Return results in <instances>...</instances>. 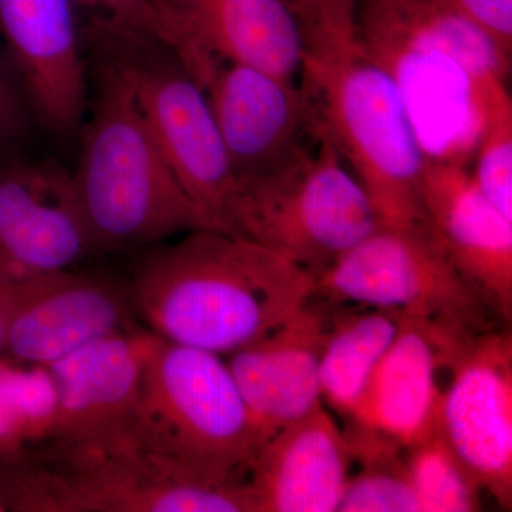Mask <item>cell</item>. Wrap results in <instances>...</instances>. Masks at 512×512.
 Segmentation results:
<instances>
[{"label":"cell","mask_w":512,"mask_h":512,"mask_svg":"<svg viewBox=\"0 0 512 512\" xmlns=\"http://www.w3.org/2000/svg\"><path fill=\"white\" fill-rule=\"evenodd\" d=\"M128 288L157 338L228 356L315 295L316 276L239 235L202 228L137 252Z\"/></svg>","instance_id":"1"},{"label":"cell","mask_w":512,"mask_h":512,"mask_svg":"<svg viewBox=\"0 0 512 512\" xmlns=\"http://www.w3.org/2000/svg\"><path fill=\"white\" fill-rule=\"evenodd\" d=\"M353 35L402 94L426 160L468 164L511 57L440 0H357Z\"/></svg>","instance_id":"2"},{"label":"cell","mask_w":512,"mask_h":512,"mask_svg":"<svg viewBox=\"0 0 512 512\" xmlns=\"http://www.w3.org/2000/svg\"><path fill=\"white\" fill-rule=\"evenodd\" d=\"M89 74L96 96L77 136L72 178L94 254H137L212 228L123 83L96 64L89 63Z\"/></svg>","instance_id":"3"},{"label":"cell","mask_w":512,"mask_h":512,"mask_svg":"<svg viewBox=\"0 0 512 512\" xmlns=\"http://www.w3.org/2000/svg\"><path fill=\"white\" fill-rule=\"evenodd\" d=\"M0 495L16 512H255L245 481L194 476L128 433L96 441L50 440L0 463Z\"/></svg>","instance_id":"4"},{"label":"cell","mask_w":512,"mask_h":512,"mask_svg":"<svg viewBox=\"0 0 512 512\" xmlns=\"http://www.w3.org/2000/svg\"><path fill=\"white\" fill-rule=\"evenodd\" d=\"M316 131L362 185L380 224L426 221V156L393 80L355 45L306 52L301 77Z\"/></svg>","instance_id":"5"},{"label":"cell","mask_w":512,"mask_h":512,"mask_svg":"<svg viewBox=\"0 0 512 512\" xmlns=\"http://www.w3.org/2000/svg\"><path fill=\"white\" fill-rule=\"evenodd\" d=\"M82 36L87 63L123 83L188 197L212 228L227 232L237 177L207 96L173 47L93 18L82 25Z\"/></svg>","instance_id":"6"},{"label":"cell","mask_w":512,"mask_h":512,"mask_svg":"<svg viewBox=\"0 0 512 512\" xmlns=\"http://www.w3.org/2000/svg\"><path fill=\"white\" fill-rule=\"evenodd\" d=\"M222 357L153 335L144 357L134 434L194 476L228 484L245 481L261 440Z\"/></svg>","instance_id":"7"},{"label":"cell","mask_w":512,"mask_h":512,"mask_svg":"<svg viewBox=\"0 0 512 512\" xmlns=\"http://www.w3.org/2000/svg\"><path fill=\"white\" fill-rule=\"evenodd\" d=\"M379 225L362 185L319 133L274 171L238 178L227 212L229 234L251 239L315 276Z\"/></svg>","instance_id":"8"},{"label":"cell","mask_w":512,"mask_h":512,"mask_svg":"<svg viewBox=\"0 0 512 512\" xmlns=\"http://www.w3.org/2000/svg\"><path fill=\"white\" fill-rule=\"evenodd\" d=\"M315 295L332 305L413 316L456 338L508 326L451 261L427 221L409 227L380 224L316 275Z\"/></svg>","instance_id":"9"},{"label":"cell","mask_w":512,"mask_h":512,"mask_svg":"<svg viewBox=\"0 0 512 512\" xmlns=\"http://www.w3.org/2000/svg\"><path fill=\"white\" fill-rule=\"evenodd\" d=\"M178 57L207 96L237 180L274 171L318 138L299 82L205 53Z\"/></svg>","instance_id":"10"},{"label":"cell","mask_w":512,"mask_h":512,"mask_svg":"<svg viewBox=\"0 0 512 512\" xmlns=\"http://www.w3.org/2000/svg\"><path fill=\"white\" fill-rule=\"evenodd\" d=\"M439 426L484 493L512 510V335L508 326L461 343L446 367Z\"/></svg>","instance_id":"11"},{"label":"cell","mask_w":512,"mask_h":512,"mask_svg":"<svg viewBox=\"0 0 512 512\" xmlns=\"http://www.w3.org/2000/svg\"><path fill=\"white\" fill-rule=\"evenodd\" d=\"M0 37L37 127L74 146L90 103L82 23L73 0H0Z\"/></svg>","instance_id":"12"},{"label":"cell","mask_w":512,"mask_h":512,"mask_svg":"<svg viewBox=\"0 0 512 512\" xmlns=\"http://www.w3.org/2000/svg\"><path fill=\"white\" fill-rule=\"evenodd\" d=\"M5 355L49 366L94 340L143 326L128 282L103 272H53L13 282Z\"/></svg>","instance_id":"13"},{"label":"cell","mask_w":512,"mask_h":512,"mask_svg":"<svg viewBox=\"0 0 512 512\" xmlns=\"http://www.w3.org/2000/svg\"><path fill=\"white\" fill-rule=\"evenodd\" d=\"M96 256L72 171L56 161L0 163V279L23 282Z\"/></svg>","instance_id":"14"},{"label":"cell","mask_w":512,"mask_h":512,"mask_svg":"<svg viewBox=\"0 0 512 512\" xmlns=\"http://www.w3.org/2000/svg\"><path fill=\"white\" fill-rule=\"evenodd\" d=\"M165 43L299 82L306 40L288 0H156Z\"/></svg>","instance_id":"15"},{"label":"cell","mask_w":512,"mask_h":512,"mask_svg":"<svg viewBox=\"0 0 512 512\" xmlns=\"http://www.w3.org/2000/svg\"><path fill=\"white\" fill-rule=\"evenodd\" d=\"M332 311V303L313 295L281 325L227 356L261 444L323 402L319 366Z\"/></svg>","instance_id":"16"},{"label":"cell","mask_w":512,"mask_h":512,"mask_svg":"<svg viewBox=\"0 0 512 512\" xmlns=\"http://www.w3.org/2000/svg\"><path fill=\"white\" fill-rule=\"evenodd\" d=\"M424 215L451 261L505 325L512 319V221L478 190L468 164L426 160Z\"/></svg>","instance_id":"17"},{"label":"cell","mask_w":512,"mask_h":512,"mask_svg":"<svg viewBox=\"0 0 512 512\" xmlns=\"http://www.w3.org/2000/svg\"><path fill=\"white\" fill-rule=\"evenodd\" d=\"M153 333H113L46 366L57 394L52 440L96 441L133 433L144 357Z\"/></svg>","instance_id":"18"},{"label":"cell","mask_w":512,"mask_h":512,"mask_svg":"<svg viewBox=\"0 0 512 512\" xmlns=\"http://www.w3.org/2000/svg\"><path fill=\"white\" fill-rule=\"evenodd\" d=\"M350 471L348 440L322 402L261 444L245 483L255 512H335Z\"/></svg>","instance_id":"19"},{"label":"cell","mask_w":512,"mask_h":512,"mask_svg":"<svg viewBox=\"0 0 512 512\" xmlns=\"http://www.w3.org/2000/svg\"><path fill=\"white\" fill-rule=\"evenodd\" d=\"M397 315L396 338L373 370L349 420L407 448L439 426L443 397L439 373L461 338L413 316Z\"/></svg>","instance_id":"20"},{"label":"cell","mask_w":512,"mask_h":512,"mask_svg":"<svg viewBox=\"0 0 512 512\" xmlns=\"http://www.w3.org/2000/svg\"><path fill=\"white\" fill-rule=\"evenodd\" d=\"M399 329V315L362 305H333L332 319L319 366L323 403L350 416L373 370Z\"/></svg>","instance_id":"21"},{"label":"cell","mask_w":512,"mask_h":512,"mask_svg":"<svg viewBox=\"0 0 512 512\" xmlns=\"http://www.w3.org/2000/svg\"><path fill=\"white\" fill-rule=\"evenodd\" d=\"M57 394L46 366L0 357V463L28 457L55 436Z\"/></svg>","instance_id":"22"},{"label":"cell","mask_w":512,"mask_h":512,"mask_svg":"<svg viewBox=\"0 0 512 512\" xmlns=\"http://www.w3.org/2000/svg\"><path fill=\"white\" fill-rule=\"evenodd\" d=\"M349 427L343 433L359 470L350 473L338 512H420L406 448L352 421Z\"/></svg>","instance_id":"23"},{"label":"cell","mask_w":512,"mask_h":512,"mask_svg":"<svg viewBox=\"0 0 512 512\" xmlns=\"http://www.w3.org/2000/svg\"><path fill=\"white\" fill-rule=\"evenodd\" d=\"M406 463L420 512L483 510V488L450 446L440 426L406 448Z\"/></svg>","instance_id":"24"},{"label":"cell","mask_w":512,"mask_h":512,"mask_svg":"<svg viewBox=\"0 0 512 512\" xmlns=\"http://www.w3.org/2000/svg\"><path fill=\"white\" fill-rule=\"evenodd\" d=\"M471 177L478 190L512 221V100L505 93L485 111L473 150Z\"/></svg>","instance_id":"25"},{"label":"cell","mask_w":512,"mask_h":512,"mask_svg":"<svg viewBox=\"0 0 512 512\" xmlns=\"http://www.w3.org/2000/svg\"><path fill=\"white\" fill-rule=\"evenodd\" d=\"M37 127L35 114L8 56L0 55V153L28 143Z\"/></svg>","instance_id":"26"},{"label":"cell","mask_w":512,"mask_h":512,"mask_svg":"<svg viewBox=\"0 0 512 512\" xmlns=\"http://www.w3.org/2000/svg\"><path fill=\"white\" fill-rule=\"evenodd\" d=\"M87 18L148 33L164 40L156 0H73ZM165 42V40H164Z\"/></svg>","instance_id":"27"},{"label":"cell","mask_w":512,"mask_h":512,"mask_svg":"<svg viewBox=\"0 0 512 512\" xmlns=\"http://www.w3.org/2000/svg\"><path fill=\"white\" fill-rule=\"evenodd\" d=\"M447 8L463 16L511 57L512 0H440Z\"/></svg>","instance_id":"28"},{"label":"cell","mask_w":512,"mask_h":512,"mask_svg":"<svg viewBox=\"0 0 512 512\" xmlns=\"http://www.w3.org/2000/svg\"><path fill=\"white\" fill-rule=\"evenodd\" d=\"M322 10V39L308 50H326L355 43L353 22L357 0H319Z\"/></svg>","instance_id":"29"},{"label":"cell","mask_w":512,"mask_h":512,"mask_svg":"<svg viewBox=\"0 0 512 512\" xmlns=\"http://www.w3.org/2000/svg\"><path fill=\"white\" fill-rule=\"evenodd\" d=\"M288 2L301 22L306 47L318 45L323 33L319 0H288Z\"/></svg>","instance_id":"30"},{"label":"cell","mask_w":512,"mask_h":512,"mask_svg":"<svg viewBox=\"0 0 512 512\" xmlns=\"http://www.w3.org/2000/svg\"><path fill=\"white\" fill-rule=\"evenodd\" d=\"M13 293H15L13 282L0 279V357L5 356L6 352L10 313H12L13 306Z\"/></svg>","instance_id":"31"},{"label":"cell","mask_w":512,"mask_h":512,"mask_svg":"<svg viewBox=\"0 0 512 512\" xmlns=\"http://www.w3.org/2000/svg\"><path fill=\"white\" fill-rule=\"evenodd\" d=\"M0 512H8L5 501H3L2 495H0Z\"/></svg>","instance_id":"32"}]
</instances>
